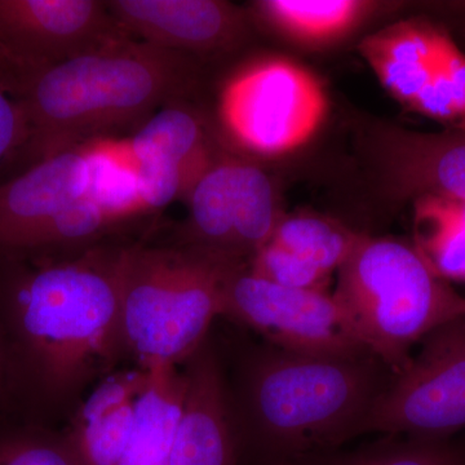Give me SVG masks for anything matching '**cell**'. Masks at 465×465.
<instances>
[{
	"label": "cell",
	"mask_w": 465,
	"mask_h": 465,
	"mask_svg": "<svg viewBox=\"0 0 465 465\" xmlns=\"http://www.w3.org/2000/svg\"><path fill=\"white\" fill-rule=\"evenodd\" d=\"M127 244L101 242L60 258L0 256V327L8 381L36 396L67 393L122 347Z\"/></svg>",
	"instance_id": "cell-1"
},
{
	"label": "cell",
	"mask_w": 465,
	"mask_h": 465,
	"mask_svg": "<svg viewBox=\"0 0 465 465\" xmlns=\"http://www.w3.org/2000/svg\"><path fill=\"white\" fill-rule=\"evenodd\" d=\"M394 372L374 353L330 357L266 344L226 384L240 465H300L366 433Z\"/></svg>",
	"instance_id": "cell-2"
},
{
	"label": "cell",
	"mask_w": 465,
	"mask_h": 465,
	"mask_svg": "<svg viewBox=\"0 0 465 465\" xmlns=\"http://www.w3.org/2000/svg\"><path fill=\"white\" fill-rule=\"evenodd\" d=\"M201 65L130 36L65 61L18 97L25 136L8 163L23 173L116 130H137L167 104L195 96Z\"/></svg>",
	"instance_id": "cell-3"
},
{
	"label": "cell",
	"mask_w": 465,
	"mask_h": 465,
	"mask_svg": "<svg viewBox=\"0 0 465 465\" xmlns=\"http://www.w3.org/2000/svg\"><path fill=\"white\" fill-rule=\"evenodd\" d=\"M237 264L193 247L127 244L122 264V347L142 370L185 363L223 314V290Z\"/></svg>",
	"instance_id": "cell-4"
},
{
	"label": "cell",
	"mask_w": 465,
	"mask_h": 465,
	"mask_svg": "<svg viewBox=\"0 0 465 465\" xmlns=\"http://www.w3.org/2000/svg\"><path fill=\"white\" fill-rule=\"evenodd\" d=\"M332 295L360 341L394 374L437 327L465 317V298L440 278L414 242L363 234L338 271Z\"/></svg>",
	"instance_id": "cell-5"
},
{
	"label": "cell",
	"mask_w": 465,
	"mask_h": 465,
	"mask_svg": "<svg viewBox=\"0 0 465 465\" xmlns=\"http://www.w3.org/2000/svg\"><path fill=\"white\" fill-rule=\"evenodd\" d=\"M329 110L316 74L282 57L262 58L229 79L219 100L223 130L241 149L281 157L311 142Z\"/></svg>",
	"instance_id": "cell-6"
},
{
	"label": "cell",
	"mask_w": 465,
	"mask_h": 465,
	"mask_svg": "<svg viewBox=\"0 0 465 465\" xmlns=\"http://www.w3.org/2000/svg\"><path fill=\"white\" fill-rule=\"evenodd\" d=\"M125 36L105 0H0V87L17 100L54 67Z\"/></svg>",
	"instance_id": "cell-7"
},
{
	"label": "cell",
	"mask_w": 465,
	"mask_h": 465,
	"mask_svg": "<svg viewBox=\"0 0 465 465\" xmlns=\"http://www.w3.org/2000/svg\"><path fill=\"white\" fill-rule=\"evenodd\" d=\"M189 215L176 243L247 265L271 241L282 215L273 183L252 162L223 153L186 198Z\"/></svg>",
	"instance_id": "cell-8"
},
{
	"label": "cell",
	"mask_w": 465,
	"mask_h": 465,
	"mask_svg": "<svg viewBox=\"0 0 465 465\" xmlns=\"http://www.w3.org/2000/svg\"><path fill=\"white\" fill-rule=\"evenodd\" d=\"M465 430V317L437 327L394 374L366 433L449 439Z\"/></svg>",
	"instance_id": "cell-9"
},
{
	"label": "cell",
	"mask_w": 465,
	"mask_h": 465,
	"mask_svg": "<svg viewBox=\"0 0 465 465\" xmlns=\"http://www.w3.org/2000/svg\"><path fill=\"white\" fill-rule=\"evenodd\" d=\"M255 330L274 347L309 356L372 353L327 291L287 289L232 266L223 290V314Z\"/></svg>",
	"instance_id": "cell-10"
},
{
	"label": "cell",
	"mask_w": 465,
	"mask_h": 465,
	"mask_svg": "<svg viewBox=\"0 0 465 465\" xmlns=\"http://www.w3.org/2000/svg\"><path fill=\"white\" fill-rule=\"evenodd\" d=\"M88 143L0 182V256H38L67 208L87 197Z\"/></svg>",
	"instance_id": "cell-11"
},
{
	"label": "cell",
	"mask_w": 465,
	"mask_h": 465,
	"mask_svg": "<svg viewBox=\"0 0 465 465\" xmlns=\"http://www.w3.org/2000/svg\"><path fill=\"white\" fill-rule=\"evenodd\" d=\"M130 38L202 61L240 47L250 35L241 8L220 0H105Z\"/></svg>",
	"instance_id": "cell-12"
},
{
	"label": "cell",
	"mask_w": 465,
	"mask_h": 465,
	"mask_svg": "<svg viewBox=\"0 0 465 465\" xmlns=\"http://www.w3.org/2000/svg\"><path fill=\"white\" fill-rule=\"evenodd\" d=\"M183 365L185 391L171 465H240L225 375L215 348L207 339Z\"/></svg>",
	"instance_id": "cell-13"
},
{
	"label": "cell",
	"mask_w": 465,
	"mask_h": 465,
	"mask_svg": "<svg viewBox=\"0 0 465 465\" xmlns=\"http://www.w3.org/2000/svg\"><path fill=\"white\" fill-rule=\"evenodd\" d=\"M124 143L134 166L177 186L183 202L224 153L192 99L167 104Z\"/></svg>",
	"instance_id": "cell-14"
},
{
	"label": "cell",
	"mask_w": 465,
	"mask_h": 465,
	"mask_svg": "<svg viewBox=\"0 0 465 465\" xmlns=\"http://www.w3.org/2000/svg\"><path fill=\"white\" fill-rule=\"evenodd\" d=\"M446 33L424 18H410L366 36L358 50L381 87L411 110L432 78Z\"/></svg>",
	"instance_id": "cell-15"
},
{
	"label": "cell",
	"mask_w": 465,
	"mask_h": 465,
	"mask_svg": "<svg viewBox=\"0 0 465 465\" xmlns=\"http://www.w3.org/2000/svg\"><path fill=\"white\" fill-rule=\"evenodd\" d=\"M143 381V370L113 376L84 401L66 437L79 465H118L133 436Z\"/></svg>",
	"instance_id": "cell-16"
},
{
	"label": "cell",
	"mask_w": 465,
	"mask_h": 465,
	"mask_svg": "<svg viewBox=\"0 0 465 465\" xmlns=\"http://www.w3.org/2000/svg\"><path fill=\"white\" fill-rule=\"evenodd\" d=\"M391 150L401 191L415 198L439 194L465 200V131L400 134Z\"/></svg>",
	"instance_id": "cell-17"
},
{
	"label": "cell",
	"mask_w": 465,
	"mask_h": 465,
	"mask_svg": "<svg viewBox=\"0 0 465 465\" xmlns=\"http://www.w3.org/2000/svg\"><path fill=\"white\" fill-rule=\"evenodd\" d=\"M185 376L177 366L143 370L133 436L118 465H171Z\"/></svg>",
	"instance_id": "cell-18"
},
{
	"label": "cell",
	"mask_w": 465,
	"mask_h": 465,
	"mask_svg": "<svg viewBox=\"0 0 465 465\" xmlns=\"http://www.w3.org/2000/svg\"><path fill=\"white\" fill-rule=\"evenodd\" d=\"M256 14L269 26L307 45H326L347 35L374 5L361 0H262Z\"/></svg>",
	"instance_id": "cell-19"
},
{
	"label": "cell",
	"mask_w": 465,
	"mask_h": 465,
	"mask_svg": "<svg viewBox=\"0 0 465 465\" xmlns=\"http://www.w3.org/2000/svg\"><path fill=\"white\" fill-rule=\"evenodd\" d=\"M412 242L440 278L465 282V200L439 194L416 197Z\"/></svg>",
	"instance_id": "cell-20"
},
{
	"label": "cell",
	"mask_w": 465,
	"mask_h": 465,
	"mask_svg": "<svg viewBox=\"0 0 465 465\" xmlns=\"http://www.w3.org/2000/svg\"><path fill=\"white\" fill-rule=\"evenodd\" d=\"M362 235L335 220L299 213L281 216L269 242L331 275L345 264Z\"/></svg>",
	"instance_id": "cell-21"
},
{
	"label": "cell",
	"mask_w": 465,
	"mask_h": 465,
	"mask_svg": "<svg viewBox=\"0 0 465 465\" xmlns=\"http://www.w3.org/2000/svg\"><path fill=\"white\" fill-rule=\"evenodd\" d=\"M300 465H465V439L394 436L353 451H336Z\"/></svg>",
	"instance_id": "cell-22"
},
{
	"label": "cell",
	"mask_w": 465,
	"mask_h": 465,
	"mask_svg": "<svg viewBox=\"0 0 465 465\" xmlns=\"http://www.w3.org/2000/svg\"><path fill=\"white\" fill-rule=\"evenodd\" d=\"M411 110L451 130L465 131V52L449 32L432 78Z\"/></svg>",
	"instance_id": "cell-23"
},
{
	"label": "cell",
	"mask_w": 465,
	"mask_h": 465,
	"mask_svg": "<svg viewBox=\"0 0 465 465\" xmlns=\"http://www.w3.org/2000/svg\"><path fill=\"white\" fill-rule=\"evenodd\" d=\"M247 268L262 280L287 289L327 291L331 277L307 260L272 242L251 258Z\"/></svg>",
	"instance_id": "cell-24"
},
{
	"label": "cell",
	"mask_w": 465,
	"mask_h": 465,
	"mask_svg": "<svg viewBox=\"0 0 465 465\" xmlns=\"http://www.w3.org/2000/svg\"><path fill=\"white\" fill-rule=\"evenodd\" d=\"M0 465H79V461L66 437L18 430L0 436Z\"/></svg>",
	"instance_id": "cell-25"
},
{
	"label": "cell",
	"mask_w": 465,
	"mask_h": 465,
	"mask_svg": "<svg viewBox=\"0 0 465 465\" xmlns=\"http://www.w3.org/2000/svg\"><path fill=\"white\" fill-rule=\"evenodd\" d=\"M25 121L17 100L0 87V168L8 163L23 143Z\"/></svg>",
	"instance_id": "cell-26"
},
{
	"label": "cell",
	"mask_w": 465,
	"mask_h": 465,
	"mask_svg": "<svg viewBox=\"0 0 465 465\" xmlns=\"http://www.w3.org/2000/svg\"><path fill=\"white\" fill-rule=\"evenodd\" d=\"M8 382L7 354H5V339H3L2 327H0V391Z\"/></svg>",
	"instance_id": "cell-27"
}]
</instances>
